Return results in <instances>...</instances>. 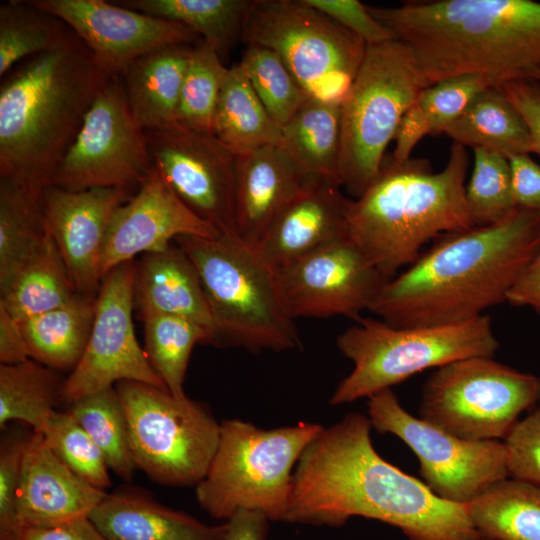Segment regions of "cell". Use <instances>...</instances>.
Masks as SVG:
<instances>
[{
    "label": "cell",
    "mask_w": 540,
    "mask_h": 540,
    "mask_svg": "<svg viewBox=\"0 0 540 540\" xmlns=\"http://www.w3.org/2000/svg\"><path fill=\"white\" fill-rule=\"evenodd\" d=\"M64 382L52 368L31 358L0 365V428L20 421L43 433L63 401Z\"/></svg>",
    "instance_id": "cell-33"
},
{
    "label": "cell",
    "mask_w": 540,
    "mask_h": 540,
    "mask_svg": "<svg viewBox=\"0 0 540 540\" xmlns=\"http://www.w3.org/2000/svg\"><path fill=\"white\" fill-rule=\"evenodd\" d=\"M537 81H539V82H540V73H539V75H538Z\"/></svg>",
    "instance_id": "cell-54"
},
{
    "label": "cell",
    "mask_w": 540,
    "mask_h": 540,
    "mask_svg": "<svg viewBox=\"0 0 540 540\" xmlns=\"http://www.w3.org/2000/svg\"><path fill=\"white\" fill-rule=\"evenodd\" d=\"M307 178L280 145L265 146L235 157V229L245 244L256 247Z\"/></svg>",
    "instance_id": "cell-23"
},
{
    "label": "cell",
    "mask_w": 540,
    "mask_h": 540,
    "mask_svg": "<svg viewBox=\"0 0 540 540\" xmlns=\"http://www.w3.org/2000/svg\"><path fill=\"white\" fill-rule=\"evenodd\" d=\"M0 293V306L21 322L65 304L77 291L55 242L46 233L0 282Z\"/></svg>",
    "instance_id": "cell-27"
},
{
    "label": "cell",
    "mask_w": 540,
    "mask_h": 540,
    "mask_svg": "<svg viewBox=\"0 0 540 540\" xmlns=\"http://www.w3.org/2000/svg\"><path fill=\"white\" fill-rule=\"evenodd\" d=\"M132 192L116 187L67 190L47 186L40 206L46 232L55 242L77 293L97 295L99 260L110 221Z\"/></svg>",
    "instance_id": "cell-20"
},
{
    "label": "cell",
    "mask_w": 540,
    "mask_h": 540,
    "mask_svg": "<svg viewBox=\"0 0 540 540\" xmlns=\"http://www.w3.org/2000/svg\"><path fill=\"white\" fill-rule=\"evenodd\" d=\"M227 68L214 46L200 39L193 45L177 111V125L211 134Z\"/></svg>",
    "instance_id": "cell-39"
},
{
    "label": "cell",
    "mask_w": 540,
    "mask_h": 540,
    "mask_svg": "<svg viewBox=\"0 0 540 540\" xmlns=\"http://www.w3.org/2000/svg\"><path fill=\"white\" fill-rule=\"evenodd\" d=\"M323 427L299 422L262 429L239 419L224 420L205 477L195 487L198 505L215 519L238 510L285 521L295 466Z\"/></svg>",
    "instance_id": "cell-7"
},
{
    "label": "cell",
    "mask_w": 540,
    "mask_h": 540,
    "mask_svg": "<svg viewBox=\"0 0 540 540\" xmlns=\"http://www.w3.org/2000/svg\"><path fill=\"white\" fill-rule=\"evenodd\" d=\"M539 401L540 376L493 357H469L437 368L426 380L419 417L463 440H504L519 415Z\"/></svg>",
    "instance_id": "cell-12"
},
{
    "label": "cell",
    "mask_w": 540,
    "mask_h": 540,
    "mask_svg": "<svg viewBox=\"0 0 540 540\" xmlns=\"http://www.w3.org/2000/svg\"><path fill=\"white\" fill-rule=\"evenodd\" d=\"M239 63L256 95L281 128L310 98L284 61L271 49L247 46Z\"/></svg>",
    "instance_id": "cell-40"
},
{
    "label": "cell",
    "mask_w": 540,
    "mask_h": 540,
    "mask_svg": "<svg viewBox=\"0 0 540 540\" xmlns=\"http://www.w3.org/2000/svg\"><path fill=\"white\" fill-rule=\"evenodd\" d=\"M304 1L361 38L367 46L394 39L392 33L358 0Z\"/></svg>",
    "instance_id": "cell-46"
},
{
    "label": "cell",
    "mask_w": 540,
    "mask_h": 540,
    "mask_svg": "<svg viewBox=\"0 0 540 540\" xmlns=\"http://www.w3.org/2000/svg\"><path fill=\"white\" fill-rule=\"evenodd\" d=\"M27 359L29 355L18 322L0 306L1 364H14Z\"/></svg>",
    "instance_id": "cell-53"
},
{
    "label": "cell",
    "mask_w": 540,
    "mask_h": 540,
    "mask_svg": "<svg viewBox=\"0 0 540 540\" xmlns=\"http://www.w3.org/2000/svg\"><path fill=\"white\" fill-rule=\"evenodd\" d=\"M506 301L516 306H529L540 314V250L511 286Z\"/></svg>",
    "instance_id": "cell-51"
},
{
    "label": "cell",
    "mask_w": 540,
    "mask_h": 540,
    "mask_svg": "<svg viewBox=\"0 0 540 540\" xmlns=\"http://www.w3.org/2000/svg\"><path fill=\"white\" fill-rule=\"evenodd\" d=\"M114 3L147 15L181 23L226 54L242 29L253 0H119Z\"/></svg>",
    "instance_id": "cell-34"
},
{
    "label": "cell",
    "mask_w": 540,
    "mask_h": 540,
    "mask_svg": "<svg viewBox=\"0 0 540 540\" xmlns=\"http://www.w3.org/2000/svg\"><path fill=\"white\" fill-rule=\"evenodd\" d=\"M21 540H109L89 517L50 527L27 528Z\"/></svg>",
    "instance_id": "cell-50"
},
{
    "label": "cell",
    "mask_w": 540,
    "mask_h": 540,
    "mask_svg": "<svg viewBox=\"0 0 540 540\" xmlns=\"http://www.w3.org/2000/svg\"><path fill=\"white\" fill-rule=\"evenodd\" d=\"M469 518L486 540H540V487L501 480L467 504Z\"/></svg>",
    "instance_id": "cell-32"
},
{
    "label": "cell",
    "mask_w": 540,
    "mask_h": 540,
    "mask_svg": "<svg viewBox=\"0 0 540 540\" xmlns=\"http://www.w3.org/2000/svg\"><path fill=\"white\" fill-rule=\"evenodd\" d=\"M106 494L73 472L41 433L32 431L28 436L17 496L24 530L89 517Z\"/></svg>",
    "instance_id": "cell-22"
},
{
    "label": "cell",
    "mask_w": 540,
    "mask_h": 540,
    "mask_svg": "<svg viewBox=\"0 0 540 540\" xmlns=\"http://www.w3.org/2000/svg\"><path fill=\"white\" fill-rule=\"evenodd\" d=\"M176 242L196 267L210 308L215 346L292 350L301 342L277 272L237 236L184 235Z\"/></svg>",
    "instance_id": "cell-6"
},
{
    "label": "cell",
    "mask_w": 540,
    "mask_h": 540,
    "mask_svg": "<svg viewBox=\"0 0 540 540\" xmlns=\"http://www.w3.org/2000/svg\"><path fill=\"white\" fill-rule=\"evenodd\" d=\"M474 150V165L465 198L475 226L504 221L519 209L514 201L509 159L487 149Z\"/></svg>",
    "instance_id": "cell-41"
},
{
    "label": "cell",
    "mask_w": 540,
    "mask_h": 540,
    "mask_svg": "<svg viewBox=\"0 0 540 540\" xmlns=\"http://www.w3.org/2000/svg\"><path fill=\"white\" fill-rule=\"evenodd\" d=\"M428 134H430L428 122L420 108L414 103L402 117L395 133L393 139L395 147L389 157L391 161L399 164L409 160L414 147Z\"/></svg>",
    "instance_id": "cell-49"
},
{
    "label": "cell",
    "mask_w": 540,
    "mask_h": 540,
    "mask_svg": "<svg viewBox=\"0 0 540 540\" xmlns=\"http://www.w3.org/2000/svg\"><path fill=\"white\" fill-rule=\"evenodd\" d=\"M153 163L181 201L221 235L235 229V157L212 134L145 130Z\"/></svg>",
    "instance_id": "cell-16"
},
{
    "label": "cell",
    "mask_w": 540,
    "mask_h": 540,
    "mask_svg": "<svg viewBox=\"0 0 540 540\" xmlns=\"http://www.w3.org/2000/svg\"><path fill=\"white\" fill-rule=\"evenodd\" d=\"M269 522L260 511L238 510L226 522L224 540H266Z\"/></svg>",
    "instance_id": "cell-52"
},
{
    "label": "cell",
    "mask_w": 540,
    "mask_h": 540,
    "mask_svg": "<svg viewBox=\"0 0 540 540\" xmlns=\"http://www.w3.org/2000/svg\"><path fill=\"white\" fill-rule=\"evenodd\" d=\"M133 301L140 320L151 314L187 318L202 326L213 344L214 326L199 273L176 242L135 262Z\"/></svg>",
    "instance_id": "cell-24"
},
{
    "label": "cell",
    "mask_w": 540,
    "mask_h": 540,
    "mask_svg": "<svg viewBox=\"0 0 540 540\" xmlns=\"http://www.w3.org/2000/svg\"><path fill=\"white\" fill-rule=\"evenodd\" d=\"M500 87L524 118L534 144V153L540 155V82L519 80Z\"/></svg>",
    "instance_id": "cell-48"
},
{
    "label": "cell",
    "mask_w": 540,
    "mask_h": 540,
    "mask_svg": "<svg viewBox=\"0 0 540 540\" xmlns=\"http://www.w3.org/2000/svg\"><path fill=\"white\" fill-rule=\"evenodd\" d=\"M144 351L159 378L176 397L186 396L184 377L193 347L210 344L209 333L187 318L151 314L143 317Z\"/></svg>",
    "instance_id": "cell-36"
},
{
    "label": "cell",
    "mask_w": 540,
    "mask_h": 540,
    "mask_svg": "<svg viewBox=\"0 0 540 540\" xmlns=\"http://www.w3.org/2000/svg\"><path fill=\"white\" fill-rule=\"evenodd\" d=\"M489 86L493 85L487 78L466 74L441 80L423 89L415 103L428 122L430 134H441Z\"/></svg>",
    "instance_id": "cell-43"
},
{
    "label": "cell",
    "mask_w": 540,
    "mask_h": 540,
    "mask_svg": "<svg viewBox=\"0 0 540 540\" xmlns=\"http://www.w3.org/2000/svg\"><path fill=\"white\" fill-rule=\"evenodd\" d=\"M503 442L509 477L540 487V407L518 420Z\"/></svg>",
    "instance_id": "cell-45"
},
{
    "label": "cell",
    "mask_w": 540,
    "mask_h": 540,
    "mask_svg": "<svg viewBox=\"0 0 540 540\" xmlns=\"http://www.w3.org/2000/svg\"><path fill=\"white\" fill-rule=\"evenodd\" d=\"M427 84L410 48L369 45L341 103L339 178L359 198L379 175L399 123Z\"/></svg>",
    "instance_id": "cell-9"
},
{
    "label": "cell",
    "mask_w": 540,
    "mask_h": 540,
    "mask_svg": "<svg viewBox=\"0 0 540 540\" xmlns=\"http://www.w3.org/2000/svg\"><path fill=\"white\" fill-rule=\"evenodd\" d=\"M340 109V103L309 98L282 127L280 146L306 177L341 185Z\"/></svg>",
    "instance_id": "cell-31"
},
{
    "label": "cell",
    "mask_w": 540,
    "mask_h": 540,
    "mask_svg": "<svg viewBox=\"0 0 540 540\" xmlns=\"http://www.w3.org/2000/svg\"><path fill=\"white\" fill-rule=\"evenodd\" d=\"M97 295L76 293L65 304L18 322L29 358L52 369L73 370L91 333Z\"/></svg>",
    "instance_id": "cell-29"
},
{
    "label": "cell",
    "mask_w": 540,
    "mask_h": 540,
    "mask_svg": "<svg viewBox=\"0 0 540 540\" xmlns=\"http://www.w3.org/2000/svg\"><path fill=\"white\" fill-rule=\"evenodd\" d=\"M68 411L102 451L109 469L130 481L137 467L125 409L115 386L77 400Z\"/></svg>",
    "instance_id": "cell-37"
},
{
    "label": "cell",
    "mask_w": 540,
    "mask_h": 540,
    "mask_svg": "<svg viewBox=\"0 0 540 540\" xmlns=\"http://www.w3.org/2000/svg\"><path fill=\"white\" fill-rule=\"evenodd\" d=\"M442 133L464 147L492 150L508 159L534 153L524 118L500 86L481 91Z\"/></svg>",
    "instance_id": "cell-28"
},
{
    "label": "cell",
    "mask_w": 540,
    "mask_h": 540,
    "mask_svg": "<svg viewBox=\"0 0 540 540\" xmlns=\"http://www.w3.org/2000/svg\"><path fill=\"white\" fill-rule=\"evenodd\" d=\"M509 163L516 206L540 213V165L528 154L512 156Z\"/></svg>",
    "instance_id": "cell-47"
},
{
    "label": "cell",
    "mask_w": 540,
    "mask_h": 540,
    "mask_svg": "<svg viewBox=\"0 0 540 540\" xmlns=\"http://www.w3.org/2000/svg\"><path fill=\"white\" fill-rule=\"evenodd\" d=\"M137 469L173 487L196 486L215 454L220 425L205 403L141 382L115 385Z\"/></svg>",
    "instance_id": "cell-11"
},
{
    "label": "cell",
    "mask_w": 540,
    "mask_h": 540,
    "mask_svg": "<svg viewBox=\"0 0 540 540\" xmlns=\"http://www.w3.org/2000/svg\"><path fill=\"white\" fill-rule=\"evenodd\" d=\"M368 414L374 429L397 436L415 453L423 482L441 499L467 505L509 477L503 441L460 439L408 413L391 389L369 398Z\"/></svg>",
    "instance_id": "cell-13"
},
{
    "label": "cell",
    "mask_w": 540,
    "mask_h": 540,
    "mask_svg": "<svg viewBox=\"0 0 540 540\" xmlns=\"http://www.w3.org/2000/svg\"><path fill=\"white\" fill-rule=\"evenodd\" d=\"M351 199L341 185L309 177L255 247L276 271L335 241L346 238Z\"/></svg>",
    "instance_id": "cell-21"
},
{
    "label": "cell",
    "mask_w": 540,
    "mask_h": 540,
    "mask_svg": "<svg viewBox=\"0 0 540 540\" xmlns=\"http://www.w3.org/2000/svg\"><path fill=\"white\" fill-rule=\"evenodd\" d=\"M277 275L294 320L338 315L357 320L388 280L346 238L298 259Z\"/></svg>",
    "instance_id": "cell-17"
},
{
    "label": "cell",
    "mask_w": 540,
    "mask_h": 540,
    "mask_svg": "<svg viewBox=\"0 0 540 540\" xmlns=\"http://www.w3.org/2000/svg\"><path fill=\"white\" fill-rule=\"evenodd\" d=\"M134 276L133 260L115 267L102 279L85 351L64 381V402L73 404L122 381L166 388L135 335Z\"/></svg>",
    "instance_id": "cell-15"
},
{
    "label": "cell",
    "mask_w": 540,
    "mask_h": 540,
    "mask_svg": "<svg viewBox=\"0 0 540 540\" xmlns=\"http://www.w3.org/2000/svg\"><path fill=\"white\" fill-rule=\"evenodd\" d=\"M41 197L0 178V282L46 235Z\"/></svg>",
    "instance_id": "cell-38"
},
{
    "label": "cell",
    "mask_w": 540,
    "mask_h": 540,
    "mask_svg": "<svg viewBox=\"0 0 540 540\" xmlns=\"http://www.w3.org/2000/svg\"><path fill=\"white\" fill-rule=\"evenodd\" d=\"M89 518L109 540H224L226 532V523L207 525L134 490L106 494Z\"/></svg>",
    "instance_id": "cell-25"
},
{
    "label": "cell",
    "mask_w": 540,
    "mask_h": 540,
    "mask_svg": "<svg viewBox=\"0 0 540 540\" xmlns=\"http://www.w3.org/2000/svg\"><path fill=\"white\" fill-rule=\"evenodd\" d=\"M41 434L53 452L82 479L104 491L111 485L102 451L69 411H56Z\"/></svg>",
    "instance_id": "cell-42"
},
{
    "label": "cell",
    "mask_w": 540,
    "mask_h": 540,
    "mask_svg": "<svg viewBox=\"0 0 540 540\" xmlns=\"http://www.w3.org/2000/svg\"><path fill=\"white\" fill-rule=\"evenodd\" d=\"M28 436L11 434L1 439L0 540H21L24 532L17 515V496Z\"/></svg>",
    "instance_id": "cell-44"
},
{
    "label": "cell",
    "mask_w": 540,
    "mask_h": 540,
    "mask_svg": "<svg viewBox=\"0 0 540 540\" xmlns=\"http://www.w3.org/2000/svg\"><path fill=\"white\" fill-rule=\"evenodd\" d=\"M366 6L394 39L410 48L427 87L466 74L481 75L493 86L537 81L539 2L429 0Z\"/></svg>",
    "instance_id": "cell-3"
},
{
    "label": "cell",
    "mask_w": 540,
    "mask_h": 540,
    "mask_svg": "<svg viewBox=\"0 0 540 540\" xmlns=\"http://www.w3.org/2000/svg\"><path fill=\"white\" fill-rule=\"evenodd\" d=\"M540 250V213L517 209L502 222L445 234L379 289L368 311L395 327L465 322L506 301Z\"/></svg>",
    "instance_id": "cell-2"
},
{
    "label": "cell",
    "mask_w": 540,
    "mask_h": 540,
    "mask_svg": "<svg viewBox=\"0 0 540 540\" xmlns=\"http://www.w3.org/2000/svg\"><path fill=\"white\" fill-rule=\"evenodd\" d=\"M468 164L466 148L455 142L439 172L424 159L385 157L376 179L350 201L346 239L391 279L432 238L475 227L465 198Z\"/></svg>",
    "instance_id": "cell-5"
},
{
    "label": "cell",
    "mask_w": 540,
    "mask_h": 540,
    "mask_svg": "<svg viewBox=\"0 0 540 540\" xmlns=\"http://www.w3.org/2000/svg\"><path fill=\"white\" fill-rule=\"evenodd\" d=\"M154 163L145 130L135 120L120 75L96 97L52 180L67 190L116 187L134 193Z\"/></svg>",
    "instance_id": "cell-14"
},
{
    "label": "cell",
    "mask_w": 540,
    "mask_h": 540,
    "mask_svg": "<svg viewBox=\"0 0 540 540\" xmlns=\"http://www.w3.org/2000/svg\"><path fill=\"white\" fill-rule=\"evenodd\" d=\"M353 369L330 398L350 403L391 389L409 377L469 357H493L499 348L486 315L441 326L395 327L381 319L362 318L336 341Z\"/></svg>",
    "instance_id": "cell-8"
},
{
    "label": "cell",
    "mask_w": 540,
    "mask_h": 540,
    "mask_svg": "<svg viewBox=\"0 0 540 540\" xmlns=\"http://www.w3.org/2000/svg\"><path fill=\"white\" fill-rule=\"evenodd\" d=\"M112 77L71 29L1 77L0 178L40 198Z\"/></svg>",
    "instance_id": "cell-4"
},
{
    "label": "cell",
    "mask_w": 540,
    "mask_h": 540,
    "mask_svg": "<svg viewBox=\"0 0 540 540\" xmlns=\"http://www.w3.org/2000/svg\"><path fill=\"white\" fill-rule=\"evenodd\" d=\"M369 417L346 414L323 428L300 456L285 522L338 527L354 516L399 528L408 540H486L467 505L446 501L384 460Z\"/></svg>",
    "instance_id": "cell-1"
},
{
    "label": "cell",
    "mask_w": 540,
    "mask_h": 540,
    "mask_svg": "<svg viewBox=\"0 0 540 540\" xmlns=\"http://www.w3.org/2000/svg\"><path fill=\"white\" fill-rule=\"evenodd\" d=\"M184 235L216 237L220 233L181 201L154 164L110 221L99 260L101 280L137 255L161 251Z\"/></svg>",
    "instance_id": "cell-19"
},
{
    "label": "cell",
    "mask_w": 540,
    "mask_h": 540,
    "mask_svg": "<svg viewBox=\"0 0 540 540\" xmlns=\"http://www.w3.org/2000/svg\"><path fill=\"white\" fill-rule=\"evenodd\" d=\"M70 28L31 0H12L0 6V75L34 55L57 48Z\"/></svg>",
    "instance_id": "cell-35"
},
{
    "label": "cell",
    "mask_w": 540,
    "mask_h": 540,
    "mask_svg": "<svg viewBox=\"0 0 540 540\" xmlns=\"http://www.w3.org/2000/svg\"><path fill=\"white\" fill-rule=\"evenodd\" d=\"M241 39L278 54L310 98L340 104L367 47L304 0H253Z\"/></svg>",
    "instance_id": "cell-10"
},
{
    "label": "cell",
    "mask_w": 540,
    "mask_h": 540,
    "mask_svg": "<svg viewBox=\"0 0 540 540\" xmlns=\"http://www.w3.org/2000/svg\"><path fill=\"white\" fill-rule=\"evenodd\" d=\"M60 18L111 75H120L142 55L201 38L187 26L103 0H31Z\"/></svg>",
    "instance_id": "cell-18"
},
{
    "label": "cell",
    "mask_w": 540,
    "mask_h": 540,
    "mask_svg": "<svg viewBox=\"0 0 540 540\" xmlns=\"http://www.w3.org/2000/svg\"><path fill=\"white\" fill-rule=\"evenodd\" d=\"M211 134L234 156L281 144L282 128L256 95L240 63L229 68Z\"/></svg>",
    "instance_id": "cell-30"
},
{
    "label": "cell",
    "mask_w": 540,
    "mask_h": 540,
    "mask_svg": "<svg viewBox=\"0 0 540 540\" xmlns=\"http://www.w3.org/2000/svg\"><path fill=\"white\" fill-rule=\"evenodd\" d=\"M192 48V44H175L152 50L120 74L130 110L144 130L178 126L177 111Z\"/></svg>",
    "instance_id": "cell-26"
}]
</instances>
